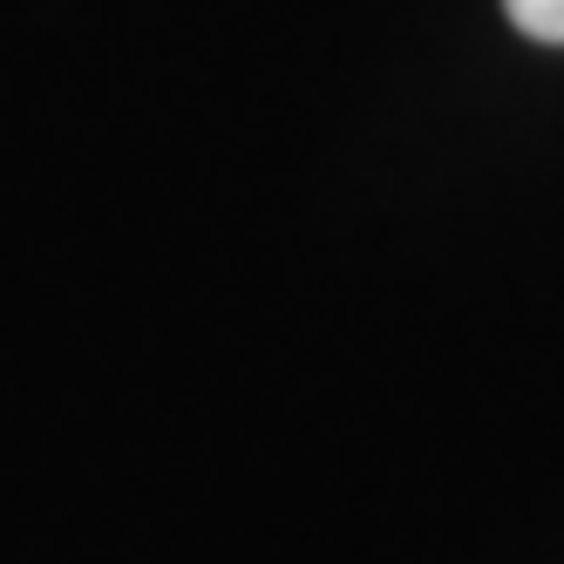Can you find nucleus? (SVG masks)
Segmentation results:
<instances>
[{"label": "nucleus", "instance_id": "f257e3e1", "mask_svg": "<svg viewBox=\"0 0 564 564\" xmlns=\"http://www.w3.org/2000/svg\"><path fill=\"white\" fill-rule=\"evenodd\" d=\"M503 8L531 42H564V0H503Z\"/></svg>", "mask_w": 564, "mask_h": 564}]
</instances>
